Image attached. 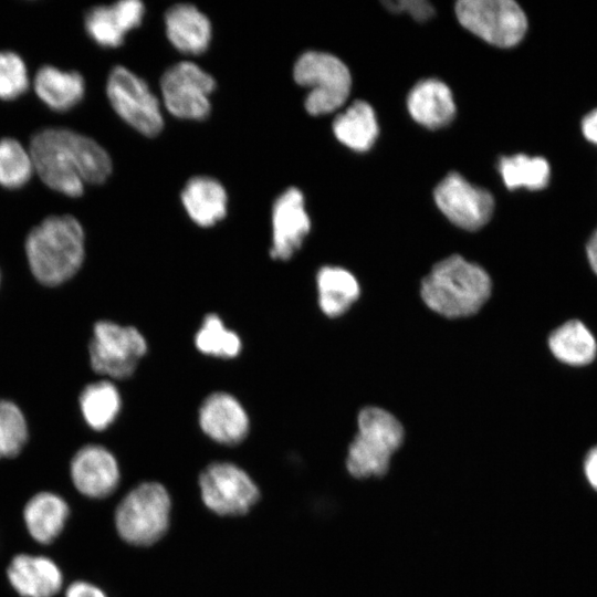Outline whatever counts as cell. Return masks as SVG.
Returning <instances> with one entry per match:
<instances>
[{
	"label": "cell",
	"mask_w": 597,
	"mask_h": 597,
	"mask_svg": "<svg viewBox=\"0 0 597 597\" xmlns=\"http://www.w3.org/2000/svg\"><path fill=\"white\" fill-rule=\"evenodd\" d=\"M29 151L41 180L69 197H80L85 184H102L112 172V159L97 142L63 127L36 132Z\"/></svg>",
	"instance_id": "cell-1"
},
{
	"label": "cell",
	"mask_w": 597,
	"mask_h": 597,
	"mask_svg": "<svg viewBox=\"0 0 597 597\" xmlns=\"http://www.w3.org/2000/svg\"><path fill=\"white\" fill-rule=\"evenodd\" d=\"M492 293L489 273L461 255H450L436 263L423 277L420 295L434 313L448 318L476 314Z\"/></svg>",
	"instance_id": "cell-2"
},
{
	"label": "cell",
	"mask_w": 597,
	"mask_h": 597,
	"mask_svg": "<svg viewBox=\"0 0 597 597\" xmlns=\"http://www.w3.org/2000/svg\"><path fill=\"white\" fill-rule=\"evenodd\" d=\"M25 253L31 272L40 283L60 285L74 276L83 264V227L71 214L50 216L29 232Z\"/></svg>",
	"instance_id": "cell-3"
},
{
	"label": "cell",
	"mask_w": 597,
	"mask_h": 597,
	"mask_svg": "<svg viewBox=\"0 0 597 597\" xmlns=\"http://www.w3.org/2000/svg\"><path fill=\"white\" fill-rule=\"evenodd\" d=\"M404 438L402 425L388 410L363 408L357 417V432L346 455L347 471L359 479L384 475Z\"/></svg>",
	"instance_id": "cell-4"
},
{
	"label": "cell",
	"mask_w": 597,
	"mask_h": 597,
	"mask_svg": "<svg viewBox=\"0 0 597 597\" xmlns=\"http://www.w3.org/2000/svg\"><path fill=\"white\" fill-rule=\"evenodd\" d=\"M171 499L159 482H143L118 503L115 526L123 541L135 546L158 542L170 523Z\"/></svg>",
	"instance_id": "cell-5"
},
{
	"label": "cell",
	"mask_w": 597,
	"mask_h": 597,
	"mask_svg": "<svg viewBox=\"0 0 597 597\" xmlns=\"http://www.w3.org/2000/svg\"><path fill=\"white\" fill-rule=\"evenodd\" d=\"M293 77L300 86L308 88L304 106L314 116L339 108L347 100L352 85L347 66L338 57L318 51H307L298 56Z\"/></svg>",
	"instance_id": "cell-6"
},
{
	"label": "cell",
	"mask_w": 597,
	"mask_h": 597,
	"mask_svg": "<svg viewBox=\"0 0 597 597\" xmlns=\"http://www.w3.org/2000/svg\"><path fill=\"white\" fill-rule=\"evenodd\" d=\"M93 370L111 379H127L148 352L144 334L132 325L98 321L88 345Z\"/></svg>",
	"instance_id": "cell-7"
},
{
	"label": "cell",
	"mask_w": 597,
	"mask_h": 597,
	"mask_svg": "<svg viewBox=\"0 0 597 597\" xmlns=\"http://www.w3.org/2000/svg\"><path fill=\"white\" fill-rule=\"evenodd\" d=\"M459 22L484 41L511 48L527 31V17L513 0H461L455 4Z\"/></svg>",
	"instance_id": "cell-8"
},
{
	"label": "cell",
	"mask_w": 597,
	"mask_h": 597,
	"mask_svg": "<svg viewBox=\"0 0 597 597\" xmlns=\"http://www.w3.org/2000/svg\"><path fill=\"white\" fill-rule=\"evenodd\" d=\"M108 101L128 125L138 133L157 136L164 127L160 103L148 84L125 66L112 69L106 83Z\"/></svg>",
	"instance_id": "cell-9"
},
{
	"label": "cell",
	"mask_w": 597,
	"mask_h": 597,
	"mask_svg": "<svg viewBox=\"0 0 597 597\" xmlns=\"http://www.w3.org/2000/svg\"><path fill=\"white\" fill-rule=\"evenodd\" d=\"M203 504L221 516L248 513L258 502L260 491L252 478L239 465L218 461L207 465L199 475Z\"/></svg>",
	"instance_id": "cell-10"
},
{
	"label": "cell",
	"mask_w": 597,
	"mask_h": 597,
	"mask_svg": "<svg viewBox=\"0 0 597 597\" xmlns=\"http://www.w3.org/2000/svg\"><path fill=\"white\" fill-rule=\"evenodd\" d=\"M214 88L212 75L190 61L171 65L160 78L166 109L182 119H205L211 111L209 96Z\"/></svg>",
	"instance_id": "cell-11"
},
{
	"label": "cell",
	"mask_w": 597,
	"mask_h": 597,
	"mask_svg": "<svg viewBox=\"0 0 597 597\" xmlns=\"http://www.w3.org/2000/svg\"><path fill=\"white\" fill-rule=\"evenodd\" d=\"M434 200L452 223L469 231L485 226L494 211L492 195L473 186L458 172H450L438 184Z\"/></svg>",
	"instance_id": "cell-12"
},
{
	"label": "cell",
	"mask_w": 597,
	"mask_h": 597,
	"mask_svg": "<svg viewBox=\"0 0 597 597\" xmlns=\"http://www.w3.org/2000/svg\"><path fill=\"white\" fill-rule=\"evenodd\" d=\"M271 223L270 256L275 261H287L302 248L311 230V220L300 189L290 187L275 199Z\"/></svg>",
	"instance_id": "cell-13"
},
{
	"label": "cell",
	"mask_w": 597,
	"mask_h": 597,
	"mask_svg": "<svg viewBox=\"0 0 597 597\" xmlns=\"http://www.w3.org/2000/svg\"><path fill=\"white\" fill-rule=\"evenodd\" d=\"M198 425L212 441L223 446H237L249 434L250 417L235 396L219 390L209 394L200 404Z\"/></svg>",
	"instance_id": "cell-14"
},
{
	"label": "cell",
	"mask_w": 597,
	"mask_h": 597,
	"mask_svg": "<svg viewBox=\"0 0 597 597\" xmlns=\"http://www.w3.org/2000/svg\"><path fill=\"white\" fill-rule=\"evenodd\" d=\"M70 472L75 489L92 499L109 496L121 480L115 455L100 444L81 448L71 461Z\"/></svg>",
	"instance_id": "cell-15"
},
{
	"label": "cell",
	"mask_w": 597,
	"mask_h": 597,
	"mask_svg": "<svg viewBox=\"0 0 597 597\" xmlns=\"http://www.w3.org/2000/svg\"><path fill=\"white\" fill-rule=\"evenodd\" d=\"M145 14L139 0H122L111 6L91 8L84 19L90 38L101 46L117 48L125 35L140 25Z\"/></svg>",
	"instance_id": "cell-16"
},
{
	"label": "cell",
	"mask_w": 597,
	"mask_h": 597,
	"mask_svg": "<svg viewBox=\"0 0 597 597\" xmlns=\"http://www.w3.org/2000/svg\"><path fill=\"white\" fill-rule=\"evenodd\" d=\"M7 577L22 597H53L63 584L59 566L42 555H15L8 565Z\"/></svg>",
	"instance_id": "cell-17"
},
{
	"label": "cell",
	"mask_w": 597,
	"mask_h": 597,
	"mask_svg": "<svg viewBox=\"0 0 597 597\" xmlns=\"http://www.w3.org/2000/svg\"><path fill=\"white\" fill-rule=\"evenodd\" d=\"M165 29L169 42L184 54L198 55L210 45V20L192 4L178 3L170 7L165 13Z\"/></svg>",
	"instance_id": "cell-18"
},
{
	"label": "cell",
	"mask_w": 597,
	"mask_h": 597,
	"mask_svg": "<svg viewBox=\"0 0 597 597\" xmlns=\"http://www.w3.org/2000/svg\"><path fill=\"white\" fill-rule=\"evenodd\" d=\"M407 105L412 118L430 129L448 125L455 114L450 88L437 78L417 83L408 95Z\"/></svg>",
	"instance_id": "cell-19"
},
{
	"label": "cell",
	"mask_w": 597,
	"mask_h": 597,
	"mask_svg": "<svg viewBox=\"0 0 597 597\" xmlns=\"http://www.w3.org/2000/svg\"><path fill=\"white\" fill-rule=\"evenodd\" d=\"M180 198L187 214L199 227H212L227 214V191L222 184L212 177L190 178Z\"/></svg>",
	"instance_id": "cell-20"
},
{
	"label": "cell",
	"mask_w": 597,
	"mask_h": 597,
	"mask_svg": "<svg viewBox=\"0 0 597 597\" xmlns=\"http://www.w3.org/2000/svg\"><path fill=\"white\" fill-rule=\"evenodd\" d=\"M547 345L555 359L570 367H585L597 357L595 335L584 322L575 318L554 328Z\"/></svg>",
	"instance_id": "cell-21"
},
{
	"label": "cell",
	"mask_w": 597,
	"mask_h": 597,
	"mask_svg": "<svg viewBox=\"0 0 597 597\" xmlns=\"http://www.w3.org/2000/svg\"><path fill=\"white\" fill-rule=\"evenodd\" d=\"M69 514L66 501L46 491L34 494L23 509L25 527L40 544H50L62 533Z\"/></svg>",
	"instance_id": "cell-22"
},
{
	"label": "cell",
	"mask_w": 597,
	"mask_h": 597,
	"mask_svg": "<svg viewBox=\"0 0 597 597\" xmlns=\"http://www.w3.org/2000/svg\"><path fill=\"white\" fill-rule=\"evenodd\" d=\"M317 302L328 317L344 315L360 295L355 275L337 265H324L316 274Z\"/></svg>",
	"instance_id": "cell-23"
},
{
	"label": "cell",
	"mask_w": 597,
	"mask_h": 597,
	"mask_svg": "<svg viewBox=\"0 0 597 597\" xmlns=\"http://www.w3.org/2000/svg\"><path fill=\"white\" fill-rule=\"evenodd\" d=\"M33 84L39 98L57 112L74 107L85 93V82L78 72L63 71L53 65L41 66Z\"/></svg>",
	"instance_id": "cell-24"
},
{
	"label": "cell",
	"mask_w": 597,
	"mask_h": 597,
	"mask_svg": "<svg viewBox=\"0 0 597 597\" xmlns=\"http://www.w3.org/2000/svg\"><path fill=\"white\" fill-rule=\"evenodd\" d=\"M335 137L345 146L357 151L368 150L378 136V123L373 107L364 102H354L333 122Z\"/></svg>",
	"instance_id": "cell-25"
},
{
	"label": "cell",
	"mask_w": 597,
	"mask_h": 597,
	"mask_svg": "<svg viewBox=\"0 0 597 597\" xmlns=\"http://www.w3.org/2000/svg\"><path fill=\"white\" fill-rule=\"evenodd\" d=\"M78 400L85 422L96 431L113 425L122 409L121 394L109 379L87 385Z\"/></svg>",
	"instance_id": "cell-26"
},
{
	"label": "cell",
	"mask_w": 597,
	"mask_h": 597,
	"mask_svg": "<svg viewBox=\"0 0 597 597\" xmlns=\"http://www.w3.org/2000/svg\"><path fill=\"white\" fill-rule=\"evenodd\" d=\"M498 170L510 190L526 188L532 191L547 188L552 168L549 161L541 156L515 154L501 157Z\"/></svg>",
	"instance_id": "cell-27"
},
{
	"label": "cell",
	"mask_w": 597,
	"mask_h": 597,
	"mask_svg": "<svg viewBox=\"0 0 597 597\" xmlns=\"http://www.w3.org/2000/svg\"><path fill=\"white\" fill-rule=\"evenodd\" d=\"M242 346L239 334L230 329L214 313H209L202 318L195 334L197 350L213 358H235L241 354Z\"/></svg>",
	"instance_id": "cell-28"
},
{
	"label": "cell",
	"mask_w": 597,
	"mask_h": 597,
	"mask_svg": "<svg viewBox=\"0 0 597 597\" xmlns=\"http://www.w3.org/2000/svg\"><path fill=\"white\" fill-rule=\"evenodd\" d=\"M34 170L29 149L17 139H0V185L15 189L24 186Z\"/></svg>",
	"instance_id": "cell-29"
},
{
	"label": "cell",
	"mask_w": 597,
	"mask_h": 597,
	"mask_svg": "<svg viewBox=\"0 0 597 597\" xmlns=\"http://www.w3.org/2000/svg\"><path fill=\"white\" fill-rule=\"evenodd\" d=\"M28 440V426L20 408L12 401L0 399V459L21 452Z\"/></svg>",
	"instance_id": "cell-30"
},
{
	"label": "cell",
	"mask_w": 597,
	"mask_h": 597,
	"mask_svg": "<svg viewBox=\"0 0 597 597\" xmlns=\"http://www.w3.org/2000/svg\"><path fill=\"white\" fill-rule=\"evenodd\" d=\"M29 87L28 69L13 51H0V98L13 100Z\"/></svg>",
	"instance_id": "cell-31"
},
{
	"label": "cell",
	"mask_w": 597,
	"mask_h": 597,
	"mask_svg": "<svg viewBox=\"0 0 597 597\" xmlns=\"http://www.w3.org/2000/svg\"><path fill=\"white\" fill-rule=\"evenodd\" d=\"M384 6L391 12L409 13L416 21L425 22L430 19L433 13V7L425 0H397L385 1Z\"/></svg>",
	"instance_id": "cell-32"
},
{
	"label": "cell",
	"mask_w": 597,
	"mask_h": 597,
	"mask_svg": "<svg viewBox=\"0 0 597 597\" xmlns=\"http://www.w3.org/2000/svg\"><path fill=\"white\" fill-rule=\"evenodd\" d=\"M65 597H107L106 594L96 585L77 580L69 585L65 590Z\"/></svg>",
	"instance_id": "cell-33"
},
{
	"label": "cell",
	"mask_w": 597,
	"mask_h": 597,
	"mask_svg": "<svg viewBox=\"0 0 597 597\" xmlns=\"http://www.w3.org/2000/svg\"><path fill=\"white\" fill-rule=\"evenodd\" d=\"M579 126L584 139L597 146V107L591 108L582 117Z\"/></svg>",
	"instance_id": "cell-34"
},
{
	"label": "cell",
	"mask_w": 597,
	"mask_h": 597,
	"mask_svg": "<svg viewBox=\"0 0 597 597\" xmlns=\"http://www.w3.org/2000/svg\"><path fill=\"white\" fill-rule=\"evenodd\" d=\"M584 471L589 484L597 490V446L587 452L584 460Z\"/></svg>",
	"instance_id": "cell-35"
},
{
	"label": "cell",
	"mask_w": 597,
	"mask_h": 597,
	"mask_svg": "<svg viewBox=\"0 0 597 597\" xmlns=\"http://www.w3.org/2000/svg\"><path fill=\"white\" fill-rule=\"evenodd\" d=\"M585 254L590 270L597 275V226L587 238Z\"/></svg>",
	"instance_id": "cell-36"
}]
</instances>
